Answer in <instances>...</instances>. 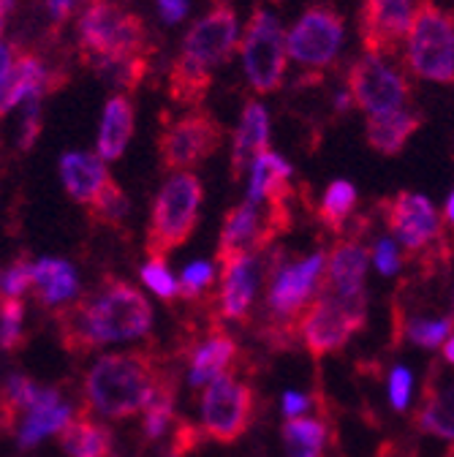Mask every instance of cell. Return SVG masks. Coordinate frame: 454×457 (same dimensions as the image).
Masks as SVG:
<instances>
[{"label": "cell", "mask_w": 454, "mask_h": 457, "mask_svg": "<svg viewBox=\"0 0 454 457\" xmlns=\"http://www.w3.org/2000/svg\"><path fill=\"white\" fill-rule=\"evenodd\" d=\"M150 324L153 308L136 286L106 278L90 300L61 313V337L69 352H90L101 343L139 337Z\"/></svg>", "instance_id": "6da1fadb"}, {"label": "cell", "mask_w": 454, "mask_h": 457, "mask_svg": "<svg viewBox=\"0 0 454 457\" xmlns=\"http://www.w3.org/2000/svg\"><path fill=\"white\" fill-rule=\"evenodd\" d=\"M163 381L166 376L147 352H128L101 357L90 368L85 389L98 414L123 420L147 409Z\"/></svg>", "instance_id": "7a4b0ae2"}, {"label": "cell", "mask_w": 454, "mask_h": 457, "mask_svg": "<svg viewBox=\"0 0 454 457\" xmlns=\"http://www.w3.org/2000/svg\"><path fill=\"white\" fill-rule=\"evenodd\" d=\"M79 41L90 63H126L147 57V28L115 0H93L79 20Z\"/></svg>", "instance_id": "3957f363"}, {"label": "cell", "mask_w": 454, "mask_h": 457, "mask_svg": "<svg viewBox=\"0 0 454 457\" xmlns=\"http://www.w3.org/2000/svg\"><path fill=\"white\" fill-rule=\"evenodd\" d=\"M202 199L204 188L191 171H180V175H175L161 188L147 228V253L153 262H163L194 235L199 223Z\"/></svg>", "instance_id": "277c9868"}, {"label": "cell", "mask_w": 454, "mask_h": 457, "mask_svg": "<svg viewBox=\"0 0 454 457\" xmlns=\"http://www.w3.org/2000/svg\"><path fill=\"white\" fill-rule=\"evenodd\" d=\"M411 69L430 82L449 85L454 79V17L435 0H419L409 30Z\"/></svg>", "instance_id": "5b68a950"}, {"label": "cell", "mask_w": 454, "mask_h": 457, "mask_svg": "<svg viewBox=\"0 0 454 457\" xmlns=\"http://www.w3.org/2000/svg\"><path fill=\"white\" fill-rule=\"evenodd\" d=\"M365 295H324L302 316V337L313 357L343 349L349 337L365 327Z\"/></svg>", "instance_id": "8992f818"}, {"label": "cell", "mask_w": 454, "mask_h": 457, "mask_svg": "<svg viewBox=\"0 0 454 457\" xmlns=\"http://www.w3.org/2000/svg\"><path fill=\"white\" fill-rule=\"evenodd\" d=\"M289 38L283 36L280 22L267 9H253L243 36V63L256 93H275L286 74Z\"/></svg>", "instance_id": "52a82bcc"}, {"label": "cell", "mask_w": 454, "mask_h": 457, "mask_svg": "<svg viewBox=\"0 0 454 457\" xmlns=\"http://www.w3.org/2000/svg\"><path fill=\"white\" fill-rule=\"evenodd\" d=\"M223 142V126L207 109H191L172 120L158 137L161 166L169 171H191L207 161Z\"/></svg>", "instance_id": "ba28073f"}, {"label": "cell", "mask_w": 454, "mask_h": 457, "mask_svg": "<svg viewBox=\"0 0 454 457\" xmlns=\"http://www.w3.org/2000/svg\"><path fill=\"white\" fill-rule=\"evenodd\" d=\"M202 422L218 444L240 441L253 422V389L232 376H220L202 397Z\"/></svg>", "instance_id": "9c48e42d"}, {"label": "cell", "mask_w": 454, "mask_h": 457, "mask_svg": "<svg viewBox=\"0 0 454 457\" xmlns=\"http://www.w3.org/2000/svg\"><path fill=\"white\" fill-rule=\"evenodd\" d=\"M343 38V17L329 6L308 9L289 33V54L308 69L329 66Z\"/></svg>", "instance_id": "30bf717a"}, {"label": "cell", "mask_w": 454, "mask_h": 457, "mask_svg": "<svg viewBox=\"0 0 454 457\" xmlns=\"http://www.w3.org/2000/svg\"><path fill=\"white\" fill-rule=\"evenodd\" d=\"M349 93L359 109H367L370 114H386L400 109L406 101L409 85L403 77H397L384 61L376 54L359 57L349 69Z\"/></svg>", "instance_id": "8fae6325"}, {"label": "cell", "mask_w": 454, "mask_h": 457, "mask_svg": "<svg viewBox=\"0 0 454 457\" xmlns=\"http://www.w3.org/2000/svg\"><path fill=\"white\" fill-rule=\"evenodd\" d=\"M235 46H237V14L226 4H218L188 30L183 41V54H188L191 61L212 71L215 66L229 63Z\"/></svg>", "instance_id": "7c38bea8"}, {"label": "cell", "mask_w": 454, "mask_h": 457, "mask_svg": "<svg viewBox=\"0 0 454 457\" xmlns=\"http://www.w3.org/2000/svg\"><path fill=\"white\" fill-rule=\"evenodd\" d=\"M411 0H365L359 14V36L367 54H392L409 38L411 30Z\"/></svg>", "instance_id": "4fadbf2b"}, {"label": "cell", "mask_w": 454, "mask_h": 457, "mask_svg": "<svg viewBox=\"0 0 454 457\" xmlns=\"http://www.w3.org/2000/svg\"><path fill=\"white\" fill-rule=\"evenodd\" d=\"M326 259L324 253H313L300 264H289V267H280L272 275V286H269V295H267V305L277 319H292L297 316L308 297L313 295V289L318 286L321 275H324Z\"/></svg>", "instance_id": "5bb4252c"}, {"label": "cell", "mask_w": 454, "mask_h": 457, "mask_svg": "<svg viewBox=\"0 0 454 457\" xmlns=\"http://www.w3.org/2000/svg\"><path fill=\"white\" fill-rule=\"evenodd\" d=\"M384 212H386V223L394 232V237L409 251L425 248L438 235L435 207L419 194H409V191L397 194L394 199H389L384 204Z\"/></svg>", "instance_id": "9a60e30c"}, {"label": "cell", "mask_w": 454, "mask_h": 457, "mask_svg": "<svg viewBox=\"0 0 454 457\" xmlns=\"http://www.w3.org/2000/svg\"><path fill=\"white\" fill-rule=\"evenodd\" d=\"M259 286V264L251 253L237 256L223 264V286H220V308L226 319L245 321L253 295Z\"/></svg>", "instance_id": "2e32d148"}, {"label": "cell", "mask_w": 454, "mask_h": 457, "mask_svg": "<svg viewBox=\"0 0 454 457\" xmlns=\"http://www.w3.org/2000/svg\"><path fill=\"white\" fill-rule=\"evenodd\" d=\"M0 63H4V112L14 109L30 96H41V87L46 85V74L36 54L30 52L17 54V63H12V46L4 44Z\"/></svg>", "instance_id": "e0dca14e"}, {"label": "cell", "mask_w": 454, "mask_h": 457, "mask_svg": "<svg viewBox=\"0 0 454 457\" xmlns=\"http://www.w3.org/2000/svg\"><path fill=\"white\" fill-rule=\"evenodd\" d=\"M269 142V118L267 109L256 101L245 104L240 129L235 134V147H232V180H240L251 161H256L261 153H267Z\"/></svg>", "instance_id": "ac0fdd59"}, {"label": "cell", "mask_w": 454, "mask_h": 457, "mask_svg": "<svg viewBox=\"0 0 454 457\" xmlns=\"http://www.w3.org/2000/svg\"><path fill=\"white\" fill-rule=\"evenodd\" d=\"M61 175L69 196L79 204H93L103 186L111 180L101 155L87 153H69L61 158Z\"/></svg>", "instance_id": "d6986e66"}, {"label": "cell", "mask_w": 454, "mask_h": 457, "mask_svg": "<svg viewBox=\"0 0 454 457\" xmlns=\"http://www.w3.org/2000/svg\"><path fill=\"white\" fill-rule=\"evenodd\" d=\"M417 422L438 438H454V378L441 381L438 368L425 384V403Z\"/></svg>", "instance_id": "ffe728a7"}, {"label": "cell", "mask_w": 454, "mask_h": 457, "mask_svg": "<svg viewBox=\"0 0 454 457\" xmlns=\"http://www.w3.org/2000/svg\"><path fill=\"white\" fill-rule=\"evenodd\" d=\"M131 137H134V104L126 96L109 98L103 106V120L98 134V155L103 161L120 158Z\"/></svg>", "instance_id": "44dd1931"}, {"label": "cell", "mask_w": 454, "mask_h": 457, "mask_svg": "<svg viewBox=\"0 0 454 457\" xmlns=\"http://www.w3.org/2000/svg\"><path fill=\"white\" fill-rule=\"evenodd\" d=\"M422 126L419 114L403 112V109H394L386 114H370L367 120V142L373 150L384 153V155H397L406 142L414 137V131Z\"/></svg>", "instance_id": "7402d4cb"}, {"label": "cell", "mask_w": 454, "mask_h": 457, "mask_svg": "<svg viewBox=\"0 0 454 457\" xmlns=\"http://www.w3.org/2000/svg\"><path fill=\"white\" fill-rule=\"evenodd\" d=\"M367 253L357 240H340L329 256V289L334 295H359Z\"/></svg>", "instance_id": "603a6c76"}, {"label": "cell", "mask_w": 454, "mask_h": 457, "mask_svg": "<svg viewBox=\"0 0 454 457\" xmlns=\"http://www.w3.org/2000/svg\"><path fill=\"white\" fill-rule=\"evenodd\" d=\"M212 85V71L191 61L188 54H177L172 69H169V96L175 104L183 106H199Z\"/></svg>", "instance_id": "cb8c5ba5"}, {"label": "cell", "mask_w": 454, "mask_h": 457, "mask_svg": "<svg viewBox=\"0 0 454 457\" xmlns=\"http://www.w3.org/2000/svg\"><path fill=\"white\" fill-rule=\"evenodd\" d=\"M294 175L292 163L277 155V153H261L253 161V178H251V188H248V202L253 204H264L267 199L277 196V194H292L289 178Z\"/></svg>", "instance_id": "d4e9b609"}, {"label": "cell", "mask_w": 454, "mask_h": 457, "mask_svg": "<svg viewBox=\"0 0 454 457\" xmlns=\"http://www.w3.org/2000/svg\"><path fill=\"white\" fill-rule=\"evenodd\" d=\"M33 289L44 305H61V303L71 300L79 289L77 272L63 259H41V262H36Z\"/></svg>", "instance_id": "484cf974"}, {"label": "cell", "mask_w": 454, "mask_h": 457, "mask_svg": "<svg viewBox=\"0 0 454 457\" xmlns=\"http://www.w3.org/2000/svg\"><path fill=\"white\" fill-rule=\"evenodd\" d=\"M235 354H237V346L229 335L218 332L210 340H204L191 362V386H202L207 381L220 378V373L232 365Z\"/></svg>", "instance_id": "4316f807"}, {"label": "cell", "mask_w": 454, "mask_h": 457, "mask_svg": "<svg viewBox=\"0 0 454 457\" xmlns=\"http://www.w3.org/2000/svg\"><path fill=\"white\" fill-rule=\"evenodd\" d=\"M61 446L69 457H109L111 433L90 420H74L66 425Z\"/></svg>", "instance_id": "83f0119b"}, {"label": "cell", "mask_w": 454, "mask_h": 457, "mask_svg": "<svg viewBox=\"0 0 454 457\" xmlns=\"http://www.w3.org/2000/svg\"><path fill=\"white\" fill-rule=\"evenodd\" d=\"M324 425L318 420L294 417L283 425V441H286L289 457H318L324 449Z\"/></svg>", "instance_id": "f1b7e54d"}, {"label": "cell", "mask_w": 454, "mask_h": 457, "mask_svg": "<svg viewBox=\"0 0 454 457\" xmlns=\"http://www.w3.org/2000/svg\"><path fill=\"white\" fill-rule=\"evenodd\" d=\"M357 204V188L346 180H334L329 183V188L324 191V202H321V223L332 232H343V223L351 215Z\"/></svg>", "instance_id": "f546056e"}, {"label": "cell", "mask_w": 454, "mask_h": 457, "mask_svg": "<svg viewBox=\"0 0 454 457\" xmlns=\"http://www.w3.org/2000/svg\"><path fill=\"white\" fill-rule=\"evenodd\" d=\"M71 422V411L66 406L49 409V411H33L25 417L22 428H20V446L30 449L36 446L44 436H52L58 430H66V425Z\"/></svg>", "instance_id": "4dcf8cb0"}, {"label": "cell", "mask_w": 454, "mask_h": 457, "mask_svg": "<svg viewBox=\"0 0 454 457\" xmlns=\"http://www.w3.org/2000/svg\"><path fill=\"white\" fill-rule=\"evenodd\" d=\"M87 210H90V218H95L101 223H118L128 212V199L115 180H109L103 186V191L95 196V202L87 204Z\"/></svg>", "instance_id": "1f68e13d"}, {"label": "cell", "mask_w": 454, "mask_h": 457, "mask_svg": "<svg viewBox=\"0 0 454 457\" xmlns=\"http://www.w3.org/2000/svg\"><path fill=\"white\" fill-rule=\"evenodd\" d=\"M172 406H175V386H169V378L161 384L155 400L147 406V414H144V433L147 438H158L169 420H172Z\"/></svg>", "instance_id": "d6a6232c"}, {"label": "cell", "mask_w": 454, "mask_h": 457, "mask_svg": "<svg viewBox=\"0 0 454 457\" xmlns=\"http://www.w3.org/2000/svg\"><path fill=\"white\" fill-rule=\"evenodd\" d=\"M22 316H25V305L20 297H4V305H0V343L4 349L12 352L20 343V332H22Z\"/></svg>", "instance_id": "836d02e7"}, {"label": "cell", "mask_w": 454, "mask_h": 457, "mask_svg": "<svg viewBox=\"0 0 454 457\" xmlns=\"http://www.w3.org/2000/svg\"><path fill=\"white\" fill-rule=\"evenodd\" d=\"M454 329V316L438 319V321H411L409 324V337L422 349H435L438 343L446 340V335Z\"/></svg>", "instance_id": "e575fe53"}, {"label": "cell", "mask_w": 454, "mask_h": 457, "mask_svg": "<svg viewBox=\"0 0 454 457\" xmlns=\"http://www.w3.org/2000/svg\"><path fill=\"white\" fill-rule=\"evenodd\" d=\"M33 278H36V264H30L25 259L14 262L4 272V297H20L33 286Z\"/></svg>", "instance_id": "d590c367"}, {"label": "cell", "mask_w": 454, "mask_h": 457, "mask_svg": "<svg viewBox=\"0 0 454 457\" xmlns=\"http://www.w3.org/2000/svg\"><path fill=\"white\" fill-rule=\"evenodd\" d=\"M142 280L150 286V289L163 297V300H172L177 292H180V283L172 280V275H169V270L163 267V262H150L144 270H142Z\"/></svg>", "instance_id": "8d00e7d4"}, {"label": "cell", "mask_w": 454, "mask_h": 457, "mask_svg": "<svg viewBox=\"0 0 454 457\" xmlns=\"http://www.w3.org/2000/svg\"><path fill=\"white\" fill-rule=\"evenodd\" d=\"M212 264L210 262H194L191 267L183 270V278H180V295L183 297H196L202 289H207V286L212 283Z\"/></svg>", "instance_id": "74e56055"}, {"label": "cell", "mask_w": 454, "mask_h": 457, "mask_svg": "<svg viewBox=\"0 0 454 457\" xmlns=\"http://www.w3.org/2000/svg\"><path fill=\"white\" fill-rule=\"evenodd\" d=\"M38 98L41 96H30L28 101H25V112H22V134H20V150L22 153H28L33 145H36V139H38V134H41V104H38Z\"/></svg>", "instance_id": "f35d334b"}, {"label": "cell", "mask_w": 454, "mask_h": 457, "mask_svg": "<svg viewBox=\"0 0 454 457\" xmlns=\"http://www.w3.org/2000/svg\"><path fill=\"white\" fill-rule=\"evenodd\" d=\"M389 397H392V406L397 411H403L409 406V397H411V370L406 368H394L389 376Z\"/></svg>", "instance_id": "ab89813d"}, {"label": "cell", "mask_w": 454, "mask_h": 457, "mask_svg": "<svg viewBox=\"0 0 454 457\" xmlns=\"http://www.w3.org/2000/svg\"><path fill=\"white\" fill-rule=\"evenodd\" d=\"M376 264L384 275H392L397 272V267H400V256H397V248L392 240H378L376 245Z\"/></svg>", "instance_id": "60d3db41"}, {"label": "cell", "mask_w": 454, "mask_h": 457, "mask_svg": "<svg viewBox=\"0 0 454 457\" xmlns=\"http://www.w3.org/2000/svg\"><path fill=\"white\" fill-rule=\"evenodd\" d=\"M158 12L163 22L177 25L188 17V0H158Z\"/></svg>", "instance_id": "b9f144b4"}, {"label": "cell", "mask_w": 454, "mask_h": 457, "mask_svg": "<svg viewBox=\"0 0 454 457\" xmlns=\"http://www.w3.org/2000/svg\"><path fill=\"white\" fill-rule=\"evenodd\" d=\"M196 441H199V430L191 428V425H180V430H177V436H175V449H172V454L180 457L183 452H188L191 446H196Z\"/></svg>", "instance_id": "7bdbcfd3"}, {"label": "cell", "mask_w": 454, "mask_h": 457, "mask_svg": "<svg viewBox=\"0 0 454 457\" xmlns=\"http://www.w3.org/2000/svg\"><path fill=\"white\" fill-rule=\"evenodd\" d=\"M305 409H308V397L305 395H300V392H286V395H283V414H286L289 420L300 417Z\"/></svg>", "instance_id": "ee69618b"}, {"label": "cell", "mask_w": 454, "mask_h": 457, "mask_svg": "<svg viewBox=\"0 0 454 457\" xmlns=\"http://www.w3.org/2000/svg\"><path fill=\"white\" fill-rule=\"evenodd\" d=\"M71 6H74V0H49V14H52V20L54 22H63L69 17Z\"/></svg>", "instance_id": "f6af8a7d"}, {"label": "cell", "mask_w": 454, "mask_h": 457, "mask_svg": "<svg viewBox=\"0 0 454 457\" xmlns=\"http://www.w3.org/2000/svg\"><path fill=\"white\" fill-rule=\"evenodd\" d=\"M443 354H446V362H451V365H454V337H449V340H446Z\"/></svg>", "instance_id": "bcb514c9"}, {"label": "cell", "mask_w": 454, "mask_h": 457, "mask_svg": "<svg viewBox=\"0 0 454 457\" xmlns=\"http://www.w3.org/2000/svg\"><path fill=\"white\" fill-rule=\"evenodd\" d=\"M446 218H449V223L454 226V191H451V196H449V202H446Z\"/></svg>", "instance_id": "7dc6e473"}, {"label": "cell", "mask_w": 454, "mask_h": 457, "mask_svg": "<svg viewBox=\"0 0 454 457\" xmlns=\"http://www.w3.org/2000/svg\"><path fill=\"white\" fill-rule=\"evenodd\" d=\"M9 12H12V0H4V22L9 20Z\"/></svg>", "instance_id": "c3c4849f"}, {"label": "cell", "mask_w": 454, "mask_h": 457, "mask_svg": "<svg viewBox=\"0 0 454 457\" xmlns=\"http://www.w3.org/2000/svg\"><path fill=\"white\" fill-rule=\"evenodd\" d=\"M169 457H175V454H169Z\"/></svg>", "instance_id": "681fc988"}]
</instances>
